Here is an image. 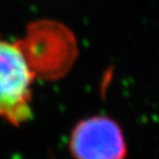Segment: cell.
<instances>
[{"instance_id": "cell-2", "label": "cell", "mask_w": 159, "mask_h": 159, "mask_svg": "<svg viewBox=\"0 0 159 159\" xmlns=\"http://www.w3.org/2000/svg\"><path fill=\"white\" fill-rule=\"evenodd\" d=\"M70 148L75 159H124L126 143L118 124L107 117L81 120L72 131Z\"/></svg>"}, {"instance_id": "cell-1", "label": "cell", "mask_w": 159, "mask_h": 159, "mask_svg": "<svg viewBox=\"0 0 159 159\" xmlns=\"http://www.w3.org/2000/svg\"><path fill=\"white\" fill-rule=\"evenodd\" d=\"M33 78L19 45L0 39V118L20 125L32 117Z\"/></svg>"}]
</instances>
